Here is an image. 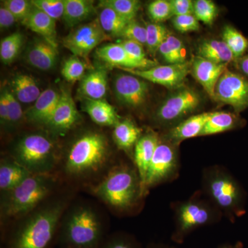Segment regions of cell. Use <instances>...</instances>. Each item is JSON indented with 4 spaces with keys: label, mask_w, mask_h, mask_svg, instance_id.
Returning a JSON list of instances; mask_svg holds the SVG:
<instances>
[{
    "label": "cell",
    "mask_w": 248,
    "mask_h": 248,
    "mask_svg": "<svg viewBox=\"0 0 248 248\" xmlns=\"http://www.w3.org/2000/svg\"><path fill=\"white\" fill-rule=\"evenodd\" d=\"M63 210V203L56 202L32 211L11 236L7 248H50Z\"/></svg>",
    "instance_id": "6da1fadb"
},
{
    "label": "cell",
    "mask_w": 248,
    "mask_h": 248,
    "mask_svg": "<svg viewBox=\"0 0 248 248\" xmlns=\"http://www.w3.org/2000/svg\"><path fill=\"white\" fill-rule=\"evenodd\" d=\"M202 184L207 198L229 219L246 213L244 189L227 170L216 166L204 170Z\"/></svg>",
    "instance_id": "7a4b0ae2"
},
{
    "label": "cell",
    "mask_w": 248,
    "mask_h": 248,
    "mask_svg": "<svg viewBox=\"0 0 248 248\" xmlns=\"http://www.w3.org/2000/svg\"><path fill=\"white\" fill-rule=\"evenodd\" d=\"M54 186L53 178L47 174H32L20 185L4 192L1 213L11 218L27 216L48 197Z\"/></svg>",
    "instance_id": "3957f363"
},
{
    "label": "cell",
    "mask_w": 248,
    "mask_h": 248,
    "mask_svg": "<svg viewBox=\"0 0 248 248\" xmlns=\"http://www.w3.org/2000/svg\"><path fill=\"white\" fill-rule=\"evenodd\" d=\"M102 226L97 214L87 206L78 207L67 217L62 234L63 248H97Z\"/></svg>",
    "instance_id": "277c9868"
},
{
    "label": "cell",
    "mask_w": 248,
    "mask_h": 248,
    "mask_svg": "<svg viewBox=\"0 0 248 248\" xmlns=\"http://www.w3.org/2000/svg\"><path fill=\"white\" fill-rule=\"evenodd\" d=\"M108 144L97 133L84 134L72 145L66 160L67 172L81 175L97 170L107 159Z\"/></svg>",
    "instance_id": "5b68a950"
},
{
    "label": "cell",
    "mask_w": 248,
    "mask_h": 248,
    "mask_svg": "<svg viewBox=\"0 0 248 248\" xmlns=\"http://www.w3.org/2000/svg\"><path fill=\"white\" fill-rule=\"evenodd\" d=\"M95 192L111 206L128 208L141 195L140 177L128 167L117 168L99 184Z\"/></svg>",
    "instance_id": "8992f818"
},
{
    "label": "cell",
    "mask_w": 248,
    "mask_h": 248,
    "mask_svg": "<svg viewBox=\"0 0 248 248\" xmlns=\"http://www.w3.org/2000/svg\"><path fill=\"white\" fill-rule=\"evenodd\" d=\"M221 214L208 199L202 198L199 192H196L188 200L176 207L174 236L182 239L194 230L215 223Z\"/></svg>",
    "instance_id": "52a82bcc"
},
{
    "label": "cell",
    "mask_w": 248,
    "mask_h": 248,
    "mask_svg": "<svg viewBox=\"0 0 248 248\" xmlns=\"http://www.w3.org/2000/svg\"><path fill=\"white\" fill-rule=\"evenodd\" d=\"M53 148L50 139L45 135H27L15 148L16 161L32 174H47L53 166Z\"/></svg>",
    "instance_id": "ba28073f"
},
{
    "label": "cell",
    "mask_w": 248,
    "mask_h": 248,
    "mask_svg": "<svg viewBox=\"0 0 248 248\" xmlns=\"http://www.w3.org/2000/svg\"><path fill=\"white\" fill-rule=\"evenodd\" d=\"M108 40V35L104 32L99 19L78 26L62 40L65 48L86 62L89 60L90 53L101 45L102 42Z\"/></svg>",
    "instance_id": "9c48e42d"
},
{
    "label": "cell",
    "mask_w": 248,
    "mask_h": 248,
    "mask_svg": "<svg viewBox=\"0 0 248 248\" xmlns=\"http://www.w3.org/2000/svg\"><path fill=\"white\" fill-rule=\"evenodd\" d=\"M179 169V159L174 143L160 141L148 170L144 192L148 187L174 179Z\"/></svg>",
    "instance_id": "30bf717a"
},
{
    "label": "cell",
    "mask_w": 248,
    "mask_h": 248,
    "mask_svg": "<svg viewBox=\"0 0 248 248\" xmlns=\"http://www.w3.org/2000/svg\"><path fill=\"white\" fill-rule=\"evenodd\" d=\"M214 99L234 108L236 113L248 108V79L227 70L218 80Z\"/></svg>",
    "instance_id": "8fae6325"
},
{
    "label": "cell",
    "mask_w": 248,
    "mask_h": 248,
    "mask_svg": "<svg viewBox=\"0 0 248 248\" xmlns=\"http://www.w3.org/2000/svg\"><path fill=\"white\" fill-rule=\"evenodd\" d=\"M191 63L192 62H186L175 64L156 65L147 69H120L145 81L161 85L168 89H178L182 88L187 75L191 73Z\"/></svg>",
    "instance_id": "7c38bea8"
},
{
    "label": "cell",
    "mask_w": 248,
    "mask_h": 248,
    "mask_svg": "<svg viewBox=\"0 0 248 248\" xmlns=\"http://www.w3.org/2000/svg\"><path fill=\"white\" fill-rule=\"evenodd\" d=\"M200 103L198 93L189 88L182 87L165 99L156 115L161 122H174L193 112Z\"/></svg>",
    "instance_id": "4fadbf2b"
},
{
    "label": "cell",
    "mask_w": 248,
    "mask_h": 248,
    "mask_svg": "<svg viewBox=\"0 0 248 248\" xmlns=\"http://www.w3.org/2000/svg\"><path fill=\"white\" fill-rule=\"evenodd\" d=\"M116 97L124 105L138 107L146 100L148 84L144 79L130 74L117 76L114 84Z\"/></svg>",
    "instance_id": "5bb4252c"
},
{
    "label": "cell",
    "mask_w": 248,
    "mask_h": 248,
    "mask_svg": "<svg viewBox=\"0 0 248 248\" xmlns=\"http://www.w3.org/2000/svg\"><path fill=\"white\" fill-rule=\"evenodd\" d=\"M228 65L215 63L197 56L191 63V73L209 96L214 98L217 83L228 70Z\"/></svg>",
    "instance_id": "9a60e30c"
},
{
    "label": "cell",
    "mask_w": 248,
    "mask_h": 248,
    "mask_svg": "<svg viewBox=\"0 0 248 248\" xmlns=\"http://www.w3.org/2000/svg\"><path fill=\"white\" fill-rule=\"evenodd\" d=\"M58 49L42 37L35 39L28 47L26 60L29 64L41 71H49L58 60Z\"/></svg>",
    "instance_id": "2e32d148"
},
{
    "label": "cell",
    "mask_w": 248,
    "mask_h": 248,
    "mask_svg": "<svg viewBox=\"0 0 248 248\" xmlns=\"http://www.w3.org/2000/svg\"><path fill=\"white\" fill-rule=\"evenodd\" d=\"M80 116L71 93L66 90L60 92V100L48 124L55 130H69L79 120Z\"/></svg>",
    "instance_id": "e0dca14e"
},
{
    "label": "cell",
    "mask_w": 248,
    "mask_h": 248,
    "mask_svg": "<svg viewBox=\"0 0 248 248\" xmlns=\"http://www.w3.org/2000/svg\"><path fill=\"white\" fill-rule=\"evenodd\" d=\"M159 141L157 135L148 133L141 136L135 145V162L141 184V193L144 192L148 170Z\"/></svg>",
    "instance_id": "ac0fdd59"
},
{
    "label": "cell",
    "mask_w": 248,
    "mask_h": 248,
    "mask_svg": "<svg viewBox=\"0 0 248 248\" xmlns=\"http://www.w3.org/2000/svg\"><path fill=\"white\" fill-rule=\"evenodd\" d=\"M97 58L117 68L147 69L150 67L132 58L120 43L107 44L96 50Z\"/></svg>",
    "instance_id": "d6986e66"
},
{
    "label": "cell",
    "mask_w": 248,
    "mask_h": 248,
    "mask_svg": "<svg viewBox=\"0 0 248 248\" xmlns=\"http://www.w3.org/2000/svg\"><path fill=\"white\" fill-rule=\"evenodd\" d=\"M60 97V92L56 90L48 89L42 91L33 106L27 111L28 120L35 123L48 125Z\"/></svg>",
    "instance_id": "ffe728a7"
},
{
    "label": "cell",
    "mask_w": 248,
    "mask_h": 248,
    "mask_svg": "<svg viewBox=\"0 0 248 248\" xmlns=\"http://www.w3.org/2000/svg\"><path fill=\"white\" fill-rule=\"evenodd\" d=\"M22 23L28 29L38 34L41 37L58 48L56 20L33 6L30 14Z\"/></svg>",
    "instance_id": "44dd1931"
},
{
    "label": "cell",
    "mask_w": 248,
    "mask_h": 248,
    "mask_svg": "<svg viewBox=\"0 0 248 248\" xmlns=\"http://www.w3.org/2000/svg\"><path fill=\"white\" fill-rule=\"evenodd\" d=\"M107 72L105 69L93 70L81 79L79 92L86 99H104L107 93Z\"/></svg>",
    "instance_id": "7402d4cb"
},
{
    "label": "cell",
    "mask_w": 248,
    "mask_h": 248,
    "mask_svg": "<svg viewBox=\"0 0 248 248\" xmlns=\"http://www.w3.org/2000/svg\"><path fill=\"white\" fill-rule=\"evenodd\" d=\"M210 115V112H203L180 122L171 129L169 135L170 140L176 143L201 136Z\"/></svg>",
    "instance_id": "603a6c76"
},
{
    "label": "cell",
    "mask_w": 248,
    "mask_h": 248,
    "mask_svg": "<svg viewBox=\"0 0 248 248\" xmlns=\"http://www.w3.org/2000/svg\"><path fill=\"white\" fill-rule=\"evenodd\" d=\"M84 110L91 120L99 125L115 127L120 122V117L115 108L104 99H86Z\"/></svg>",
    "instance_id": "cb8c5ba5"
},
{
    "label": "cell",
    "mask_w": 248,
    "mask_h": 248,
    "mask_svg": "<svg viewBox=\"0 0 248 248\" xmlns=\"http://www.w3.org/2000/svg\"><path fill=\"white\" fill-rule=\"evenodd\" d=\"M94 1L89 0H64L63 22L68 27H73L90 19L95 14Z\"/></svg>",
    "instance_id": "d4e9b609"
},
{
    "label": "cell",
    "mask_w": 248,
    "mask_h": 248,
    "mask_svg": "<svg viewBox=\"0 0 248 248\" xmlns=\"http://www.w3.org/2000/svg\"><path fill=\"white\" fill-rule=\"evenodd\" d=\"M32 174L16 161H3L0 165V189L3 192L12 190Z\"/></svg>",
    "instance_id": "484cf974"
},
{
    "label": "cell",
    "mask_w": 248,
    "mask_h": 248,
    "mask_svg": "<svg viewBox=\"0 0 248 248\" xmlns=\"http://www.w3.org/2000/svg\"><path fill=\"white\" fill-rule=\"evenodd\" d=\"M198 56L221 64H228L235 60L234 55L223 40L203 41L199 45Z\"/></svg>",
    "instance_id": "4316f807"
},
{
    "label": "cell",
    "mask_w": 248,
    "mask_h": 248,
    "mask_svg": "<svg viewBox=\"0 0 248 248\" xmlns=\"http://www.w3.org/2000/svg\"><path fill=\"white\" fill-rule=\"evenodd\" d=\"M241 125L237 115L228 112H210L201 136H210L232 130Z\"/></svg>",
    "instance_id": "83f0119b"
},
{
    "label": "cell",
    "mask_w": 248,
    "mask_h": 248,
    "mask_svg": "<svg viewBox=\"0 0 248 248\" xmlns=\"http://www.w3.org/2000/svg\"><path fill=\"white\" fill-rule=\"evenodd\" d=\"M13 94L19 102L30 104L35 102L40 97L41 91L32 77L26 74H18L11 81Z\"/></svg>",
    "instance_id": "f1b7e54d"
},
{
    "label": "cell",
    "mask_w": 248,
    "mask_h": 248,
    "mask_svg": "<svg viewBox=\"0 0 248 248\" xmlns=\"http://www.w3.org/2000/svg\"><path fill=\"white\" fill-rule=\"evenodd\" d=\"M141 131L131 120L120 121L114 129V140L121 149L128 150L138 143L141 138Z\"/></svg>",
    "instance_id": "f546056e"
},
{
    "label": "cell",
    "mask_w": 248,
    "mask_h": 248,
    "mask_svg": "<svg viewBox=\"0 0 248 248\" xmlns=\"http://www.w3.org/2000/svg\"><path fill=\"white\" fill-rule=\"evenodd\" d=\"M158 51L169 64H175L186 62L185 46L182 41L175 36H168Z\"/></svg>",
    "instance_id": "4dcf8cb0"
},
{
    "label": "cell",
    "mask_w": 248,
    "mask_h": 248,
    "mask_svg": "<svg viewBox=\"0 0 248 248\" xmlns=\"http://www.w3.org/2000/svg\"><path fill=\"white\" fill-rule=\"evenodd\" d=\"M102 9L98 19L103 30L108 36L120 37L122 31L130 21L122 17L110 8L104 7Z\"/></svg>",
    "instance_id": "1f68e13d"
},
{
    "label": "cell",
    "mask_w": 248,
    "mask_h": 248,
    "mask_svg": "<svg viewBox=\"0 0 248 248\" xmlns=\"http://www.w3.org/2000/svg\"><path fill=\"white\" fill-rule=\"evenodd\" d=\"M222 38L231 50L235 60L244 56L248 48V40L237 29L228 25L223 28Z\"/></svg>",
    "instance_id": "d6a6232c"
},
{
    "label": "cell",
    "mask_w": 248,
    "mask_h": 248,
    "mask_svg": "<svg viewBox=\"0 0 248 248\" xmlns=\"http://www.w3.org/2000/svg\"><path fill=\"white\" fill-rule=\"evenodd\" d=\"M24 43V36L14 32L1 40L0 43V58L5 64H9L17 58Z\"/></svg>",
    "instance_id": "836d02e7"
},
{
    "label": "cell",
    "mask_w": 248,
    "mask_h": 248,
    "mask_svg": "<svg viewBox=\"0 0 248 248\" xmlns=\"http://www.w3.org/2000/svg\"><path fill=\"white\" fill-rule=\"evenodd\" d=\"M140 6L141 2L138 0H103L99 1L101 8H110L130 22L135 19Z\"/></svg>",
    "instance_id": "e575fe53"
},
{
    "label": "cell",
    "mask_w": 248,
    "mask_h": 248,
    "mask_svg": "<svg viewBox=\"0 0 248 248\" xmlns=\"http://www.w3.org/2000/svg\"><path fill=\"white\" fill-rule=\"evenodd\" d=\"M88 63L79 57L72 55L67 59L62 68V75L68 82L81 81L84 78Z\"/></svg>",
    "instance_id": "d590c367"
},
{
    "label": "cell",
    "mask_w": 248,
    "mask_h": 248,
    "mask_svg": "<svg viewBox=\"0 0 248 248\" xmlns=\"http://www.w3.org/2000/svg\"><path fill=\"white\" fill-rule=\"evenodd\" d=\"M146 28V47L151 53H156L169 35V31L159 23H151Z\"/></svg>",
    "instance_id": "8d00e7d4"
},
{
    "label": "cell",
    "mask_w": 248,
    "mask_h": 248,
    "mask_svg": "<svg viewBox=\"0 0 248 248\" xmlns=\"http://www.w3.org/2000/svg\"><path fill=\"white\" fill-rule=\"evenodd\" d=\"M194 16L199 22L212 25L218 15V7L210 0L194 1Z\"/></svg>",
    "instance_id": "74e56055"
},
{
    "label": "cell",
    "mask_w": 248,
    "mask_h": 248,
    "mask_svg": "<svg viewBox=\"0 0 248 248\" xmlns=\"http://www.w3.org/2000/svg\"><path fill=\"white\" fill-rule=\"evenodd\" d=\"M148 14L155 23L164 22L173 17L172 4L168 0H155L148 6Z\"/></svg>",
    "instance_id": "f35d334b"
},
{
    "label": "cell",
    "mask_w": 248,
    "mask_h": 248,
    "mask_svg": "<svg viewBox=\"0 0 248 248\" xmlns=\"http://www.w3.org/2000/svg\"><path fill=\"white\" fill-rule=\"evenodd\" d=\"M31 3L55 20L63 17L64 0H32Z\"/></svg>",
    "instance_id": "ab89813d"
},
{
    "label": "cell",
    "mask_w": 248,
    "mask_h": 248,
    "mask_svg": "<svg viewBox=\"0 0 248 248\" xmlns=\"http://www.w3.org/2000/svg\"><path fill=\"white\" fill-rule=\"evenodd\" d=\"M120 37L123 40L138 42L143 46L146 45V28L143 27L135 19L127 24Z\"/></svg>",
    "instance_id": "60d3db41"
},
{
    "label": "cell",
    "mask_w": 248,
    "mask_h": 248,
    "mask_svg": "<svg viewBox=\"0 0 248 248\" xmlns=\"http://www.w3.org/2000/svg\"><path fill=\"white\" fill-rule=\"evenodd\" d=\"M3 6L9 10L17 21L22 22L29 16L33 8L31 1L27 0H6L3 1Z\"/></svg>",
    "instance_id": "b9f144b4"
},
{
    "label": "cell",
    "mask_w": 248,
    "mask_h": 248,
    "mask_svg": "<svg viewBox=\"0 0 248 248\" xmlns=\"http://www.w3.org/2000/svg\"><path fill=\"white\" fill-rule=\"evenodd\" d=\"M119 43L122 46V47L125 49V51L132 58L135 59L140 62H141V63H145L150 68L156 66V62L153 61V60L147 58L143 45H140L138 42L127 40L121 41Z\"/></svg>",
    "instance_id": "7bdbcfd3"
},
{
    "label": "cell",
    "mask_w": 248,
    "mask_h": 248,
    "mask_svg": "<svg viewBox=\"0 0 248 248\" xmlns=\"http://www.w3.org/2000/svg\"><path fill=\"white\" fill-rule=\"evenodd\" d=\"M174 27L181 32H192L200 29V22L194 14L174 16L172 19Z\"/></svg>",
    "instance_id": "ee69618b"
},
{
    "label": "cell",
    "mask_w": 248,
    "mask_h": 248,
    "mask_svg": "<svg viewBox=\"0 0 248 248\" xmlns=\"http://www.w3.org/2000/svg\"><path fill=\"white\" fill-rule=\"evenodd\" d=\"M7 99L8 108H9V125H14L18 123L22 119L23 111L19 100L13 94L12 92L4 90Z\"/></svg>",
    "instance_id": "f6af8a7d"
},
{
    "label": "cell",
    "mask_w": 248,
    "mask_h": 248,
    "mask_svg": "<svg viewBox=\"0 0 248 248\" xmlns=\"http://www.w3.org/2000/svg\"><path fill=\"white\" fill-rule=\"evenodd\" d=\"M173 16H181L194 14V1L191 0H171Z\"/></svg>",
    "instance_id": "bcb514c9"
},
{
    "label": "cell",
    "mask_w": 248,
    "mask_h": 248,
    "mask_svg": "<svg viewBox=\"0 0 248 248\" xmlns=\"http://www.w3.org/2000/svg\"><path fill=\"white\" fill-rule=\"evenodd\" d=\"M16 22H17V19L9 10L4 6L0 8V27L1 29H7L12 27Z\"/></svg>",
    "instance_id": "7dc6e473"
},
{
    "label": "cell",
    "mask_w": 248,
    "mask_h": 248,
    "mask_svg": "<svg viewBox=\"0 0 248 248\" xmlns=\"http://www.w3.org/2000/svg\"><path fill=\"white\" fill-rule=\"evenodd\" d=\"M0 119L2 125L9 124V108H8L7 99L4 91L1 92L0 96Z\"/></svg>",
    "instance_id": "c3c4849f"
},
{
    "label": "cell",
    "mask_w": 248,
    "mask_h": 248,
    "mask_svg": "<svg viewBox=\"0 0 248 248\" xmlns=\"http://www.w3.org/2000/svg\"><path fill=\"white\" fill-rule=\"evenodd\" d=\"M237 66L241 73L248 78V53L237 59Z\"/></svg>",
    "instance_id": "681fc988"
},
{
    "label": "cell",
    "mask_w": 248,
    "mask_h": 248,
    "mask_svg": "<svg viewBox=\"0 0 248 248\" xmlns=\"http://www.w3.org/2000/svg\"><path fill=\"white\" fill-rule=\"evenodd\" d=\"M104 248H133L130 243L124 240H115L106 245Z\"/></svg>",
    "instance_id": "f907efd6"
},
{
    "label": "cell",
    "mask_w": 248,
    "mask_h": 248,
    "mask_svg": "<svg viewBox=\"0 0 248 248\" xmlns=\"http://www.w3.org/2000/svg\"><path fill=\"white\" fill-rule=\"evenodd\" d=\"M241 248L239 246H223V247L219 248Z\"/></svg>",
    "instance_id": "816d5d0a"
}]
</instances>
